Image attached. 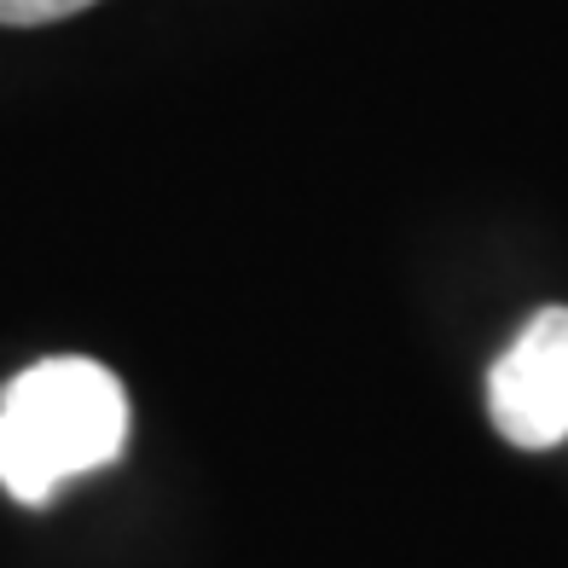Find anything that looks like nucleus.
Segmentation results:
<instances>
[{
	"mask_svg": "<svg viewBox=\"0 0 568 568\" xmlns=\"http://www.w3.org/2000/svg\"><path fill=\"white\" fill-rule=\"evenodd\" d=\"M128 442V389L99 359L59 354L0 389V487L47 505L70 476L105 470Z\"/></svg>",
	"mask_w": 568,
	"mask_h": 568,
	"instance_id": "obj_1",
	"label": "nucleus"
},
{
	"mask_svg": "<svg viewBox=\"0 0 568 568\" xmlns=\"http://www.w3.org/2000/svg\"><path fill=\"white\" fill-rule=\"evenodd\" d=\"M487 418L523 453L568 435V307H539L487 372Z\"/></svg>",
	"mask_w": 568,
	"mask_h": 568,
	"instance_id": "obj_2",
	"label": "nucleus"
},
{
	"mask_svg": "<svg viewBox=\"0 0 568 568\" xmlns=\"http://www.w3.org/2000/svg\"><path fill=\"white\" fill-rule=\"evenodd\" d=\"M88 7H99V0H0V23H12V30H41V23L75 18Z\"/></svg>",
	"mask_w": 568,
	"mask_h": 568,
	"instance_id": "obj_3",
	"label": "nucleus"
}]
</instances>
